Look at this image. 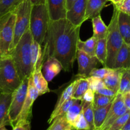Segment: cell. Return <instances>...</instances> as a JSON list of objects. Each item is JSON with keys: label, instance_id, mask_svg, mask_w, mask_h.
I'll return each instance as SVG.
<instances>
[{"label": "cell", "instance_id": "4", "mask_svg": "<svg viewBox=\"0 0 130 130\" xmlns=\"http://www.w3.org/2000/svg\"><path fill=\"white\" fill-rule=\"evenodd\" d=\"M14 60L10 55L0 58V92L12 93L21 84Z\"/></svg>", "mask_w": 130, "mask_h": 130}, {"label": "cell", "instance_id": "1", "mask_svg": "<svg viewBox=\"0 0 130 130\" xmlns=\"http://www.w3.org/2000/svg\"><path fill=\"white\" fill-rule=\"evenodd\" d=\"M80 30V27L73 25L66 19L50 20L43 43V62L54 57L59 61L63 70L72 71L76 59Z\"/></svg>", "mask_w": 130, "mask_h": 130}, {"label": "cell", "instance_id": "28", "mask_svg": "<svg viewBox=\"0 0 130 130\" xmlns=\"http://www.w3.org/2000/svg\"><path fill=\"white\" fill-rule=\"evenodd\" d=\"M89 89V82L86 77H80L75 87L73 99L81 100L85 91Z\"/></svg>", "mask_w": 130, "mask_h": 130}, {"label": "cell", "instance_id": "25", "mask_svg": "<svg viewBox=\"0 0 130 130\" xmlns=\"http://www.w3.org/2000/svg\"><path fill=\"white\" fill-rule=\"evenodd\" d=\"M112 103L102 107L94 109V125L95 130H98L104 123L107 116Z\"/></svg>", "mask_w": 130, "mask_h": 130}, {"label": "cell", "instance_id": "7", "mask_svg": "<svg viewBox=\"0 0 130 130\" xmlns=\"http://www.w3.org/2000/svg\"><path fill=\"white\" fill-rule=\"evenodd\" d=\"M16 15L14 11L0 18V54L1 57L10 55L14 37Z\"/></svg>", "mask_w": 130, "mask_h": 130}, {"label": "cell", "instance_id": "43", "mask_svg": "<svg viewBox=\"0 0 130 130\" xmlns=\"http://www.w3.org/2000/svg\"><path fill=\"white\" fill-rule=\"evenodd\" d=\"M33 5H43L47 3V0H30Z\"/></svg>", "mask_w": 130, "mask_h": 130}, {"label": "cell", "instance_id": "5", "mask_svg": "<svg viewBox=\"0 0 130 130\" xmlns=\"http://www.w3.org/2000/svg\"><path fill=\"white\" fill-rule=\"evenodd\" d=\"M119 10L113 5V11L111 20L108 26V32L107 36V57L106 67H113L115 58L124 43L118 26Z\"/></svg>", "mask_w": 130, "mask_h": 130}, {"label": "cell", "instance_id": "10", "mask_svg": "<svg viewBox=\"0 0 130 130\" xmlns=\"http://www.w3.org/2000/svg\"><path fill=\"white\" fill-rule=\"evenodd\" d=\"M127 111V109L124 103L123 94L117 93L112 101L111 107L104 123L98 130H108L109 127L117 118L123 115Z\"/></svg>", "mask_w": 130, "mask_h": 130}, {"label": "cell", "instance_id": "30", "mask_svg": "<svg viewBox=\"0 0 130 130\" xmlns=\"http://www.w3.org/2000/svg\"><path fill=\"white\" fill-rule=\"evenodd\" d=\"M22 0H1L0 1V18L5 14L13 11Z\"/></svg>", "mask_w": 130, "mask_h": 130}, {"label": "cell", "instance_id": "13", "mask_svg": "<svg viewBox=\"0 0 130 130\" xmlns=\"http://www.w3.org/2000/svg\"><path fill=\"white\" fill-rule=\"evenodd\" d=\"M46 5L51 21L66 19V0H47Z\"/></svg>", "mask_w": 130, "mask_h": 130}, {"label": "cell", "instance_id": "51", "mask_svg": "<svg viewBox=\"0 0 130 130\" xmlns=\"http://www.w3.org/2000/svg\"><path fill=\"white\" fill-rule=\"evenodd\" d=\"M129 93H130V91H129Z\"/></svg>", "mask_w": 130, "mask_h": 130}, {"label": "cell", "instance_id": "29", "mask_svg": "<svg viewBox=\"0 0 130 130\" xmlns=\"http://www.w3.org/2000/svg\"><path fill=\"white\" fill-rule=\"evenodd\" d=\"M72 129L70 123L67 121L65 115L56 118L47 130H67Z\"/></svg>", "mask_w": 130, "mask_h": 130}, {"label": "cell", "instance_id": "24", "mask_svg": "<svg viewBox=\"0 0 130 130\" xmlns=\"http://www.w3.org/2000/svg\"><path fill=\"white\" fill-rule=\"evenodd\" d=\"M97 41L98 39L93 36L85 41L79 39L77 43V49L83 51L89 55L94 57Z\"/></svg>", "mask_w": 130, "mask_h": 130}, {"label": "cell", "instance_id": "52", "mask_svg": "<svg viewBox=\"0 0 130 130\" xmlns=\"http://www.w3.org/2000/svg\"><path fill=\"white\" fill-rule=\"evenodd\" d=\"M0 1H1V0H0Z\"/></svg>", "mask_w": 130, "mask_h": 130}, {"label": "cell", "instance_id": "18", "mask_svg": "<svg viewBox=\"0 0 130 130\" xmlns=\"http://www.w3.org/2000/svg\"><path fill=\"white\" fill-rule=\"evenodd\" d=\"M118 26L124 42L130 46V16L119 11Z\"/></svg>", "mask_w": 130, "mask_h": 130}, {"label": "cell", "instance_id": "35", "mask_svg": "<svg viewBox=\"0 0 130 130\" xmlns=\"http://www.w3.org/2000/svg\"><path fill=\"white\" fill-rule=\"evenodd\" d=\"M130 116V110H127L126 112H125L123 115L117 118L114 122L112 124V125L109 127L108 130H122L123 127L126 124V122L128 120Z\"/></svg>", "mask_w": 130, "mask_h": 130}, {"label": "cell", "instance_id": "34", "mask_svg": "<svg viewBox=\"0 0 130 130\" xmlns=\"http://www.w3.org/2000/svg\"><path fill=\"white\" fill-rule=\"evenodd\" d=\"M71 127L73 129L75 130H90V127L85 118H84L82 111L71 124Z\"/></svg>", "mask_w": 130, "mask_h": 130}, {"label": "cell", "instance_id": "17", "mask_svg": "<svg viewBox=\"0 0 130 130\" xmlns=\"http://www.w3.org/2000/svg\"><path fill=\"white\" fill-rule=\"evenodd\" d=\"M123 69H112L110 72L103 79L106 87L118 93Z\"/></svg>", "mask_w": 130, "mask_h": 130}, {"label": "cell", "instance_id": "39", "mask_svg": "<svg viewBox=\"0 0 130 130\" xmlns=\"http://www.w3.org/2000/svg\"><path fill=\"white\" fill-rule=\"evenodd\" d=\"M116 7L119 11L130 16V0H124L121 5Z\"/></svg>", "mask_w": 130, "mask_h": 130}, {"label": "cell", "instance_id": "6", "mask_svg": "<svg viewBox=\"0 0 130 130\" xmlns=\"http://www.w3.org/2000/svg\"><path fill=\"white\" fill-rule=\"evenodd\" d=\"M32 6L33 5L30 0H22L14 10L16 15V19L14 40L10 48V53L20 40L22 36L29 28Z\"/></svg>", "mask_w": 130, "mask_h": 130}, {"label": "cell", "instance_id": "46", "mask_svg": "<svg viewBox=\"0 0 130 130\" xmlns=\"http://www.w3.org/2000/svg\"><path fill=\"white\" fill-rule=\"evenodd\" d=\"M122 130H130V116L128 120L126 122V124L124 125V126L123 127Z\"/></svg>", "mask_w": 130, "mask_h": 130}, {"label": "cell", "instance_id": "15", "mask_svg": "<svg viewBox=\"0 0 130 130\" xmlns=\"http://www.w3.org/2000/svg\"><path fill=\"white\" fill-rule=\"evenodd\" d=\"M130 67V46L125 43L117 52L115 58L112 69H126Z\"/></svg>", "mask_w": 130, "mask_h": 130}, {"label": "cell", "instance_id": "27", "mask_svg": "<svg viewBox=\"0 0 130 130\" xmlns=\"http://www.w3.org/2000/svg\"><path fill=\"white\" fill-rule=\"evenodd\" d=\"M82 103L81 100H75L72 105L69 107L68 110H67L65 114V116H66L67 121L70 123L71 126L76 117L82 111Z\"/></svg>", "mask_w": 130, "mask_h": 130}, {"label": "cell", "instance_id": "38", "mask_svg": "<svg viewBox=\"0 0 130 130\" xmlns=\"http://www.w3.org/2000/svg\"><path fill=\"white\" fill-rule=\"evenodd\" d=\"M94 99V92L90 88L88 89L82 98V103H93Z\"/></svg>", "mask_w": 130, "mask_h": 130}, {"label": "cell", "instance_id": "37", "mask_svg": "<svg viewBox=\"0 0 130 130\" xmlns=\"http://www.w3.org/2000/svg\"><path fill=\"white\" fill-rule=\"evenodd\" d=\"M111 70H112V68H108L107 67H103V68L101 69L95 68L91 71L89 76H93V77H98L103 79L110 72Z\"/></svg>", "mask_w": 130, "mask_h": 130}, {"label": "cell", "instance_id": "11", "mask_svg": "<svg viewBox=\"0 0 130 130\" xmlns=\"http://www.w3.org/2000/svg\"><path fill=\"white\" fill-rule=\"evenodd\" d=\"M76 60L79 66L76 76L80 77H89L91 71L96 68L99 63L95 56L89 55L80 50L76 52Z\"/></svg>", "mask_w": 130, "mask_h": 130}, {"label": "cell", "instance_id": "41", "mask_svg": "<svg viewBox=\"0 0 130 130\" xmlns=\"http://www.w3.org/2000/svg\"><path fill=\"white\" fill-rule=\"evenodd\" d=\"M12 130H30V123H17L12 127Z\"/></svg>", "mask_w": 130, "mask_h": 130}, {"label": "cell", "instance_id": "33", "mask_svg": "<svg viewBox=\"0 0 130 130\" xmlns=\"http://www.w3.org/2000/svg\"><path fill=\"white\" fill-rule=\"evenodd\" d=\"M114 98L115 97L105 96L98 93H94V99L93 102L94 109L107 106L112 102Z\"/></svg>", "mask_w": 130, "mask_h": 130}, {"label": "cell", "instance_id": "14", "mask_svg": "<svg viewBox=\"0 0 130 130\" xmlns=\"http://www.w3.org/2000/svg\"><path fill=\"white\" fill-rule=\"evenodd\" d=\"M62 69H63L61 63L54 57H49L46 59L42 66V72L48 82L52 81Z\"/></svg>", "mask_w": 130, "mask_h": 130}, {"label": "cell", "instance_id": "48", "mask_svg": "<svg viewBox=\"0 0 130 130\" xmlns=\"http://www.w3.org/2000/svg\"><path fill=\"white\" fill-rule=\"evenodd\" d=\"M1 54H0V58H1Z\"/></svg>", "mask_w": 130, "mask_h": 130}, {"label": "cell", "instance_id": "8", "mask_svg": "<svg viewBox=\"0 0 130 130\" xmlns=\"http://www.w3.org/2000/svg\"><path fill=\"white\" fill-rule=\"evenodd\" d=\"M29 78V77H27L23 79L20 86L12 93V97L8 112L10 126L12 127L16 123L22 109L28 91Z\"/></svg>", "mask_w": 130, "mask_h": 130}, {"label": "cell", "instance_id": "3", "mask_svg": "<svg viewBox=\"0 0 130 130\" xmlns=\"http://www.w3.org/2000/svg\"><path fill=\"white\" fill-rule=\"evenodd\" d=\"M50 21L46 4L33 5L30 16L29 30L33 39L40 45L44 43Z\"/></svg>", "mask_w": 130, "mask_h": 130}, {"label": "cell", "instance_id": "19", "mask_svg": "<svg viewBox=\"0 0 130 130\" xmlns=\"http://www.w3.org/2000/svg\"><path fill=\"white\" fill-rule=\"evenodd\" d=\"M32 79L34 86L38 90L40 95L50 92L48 81L46 80L42 72V68L34 70L31 74Z\"/></svg>", "mask_w": 130, "mask_h": 130}, {"label": "cell", "instance_id": "22", "mask_svg": "<svg viewBox=\"0 0 130 130\" xmlns=\"http://www.w3.org/2000/svg\"><path fill=\"white\" fill-rule=\"evenodd\" d=\"M78 81H79V79H75V81H73L71 83H70V85H69L68 86L62 91V92L61 93V96H59V98L58 100H57V102H56V105H55L54 109L53 111H52L50 118L53 116L57 112V110L59 109V108L61 107V105H62L64 103L66 102L67 100H68L69 99H71V98L73 97V95L74 91H75V87H76V84H77Z\"/></svg>", "mask_w": 130, "mask_h": 130}, {"label": "cell", "instance_id": "23", "mask_svg": "<svg viewBox=\"0 0 130 130\" xmlns=\"http://www.w3.org/2000/svg\"><path fill=\"white\" fill-rule=\"evenodd\" d=\"M93 24V36L98 39L107 38L108 32V26L106 25L102 20L100 15L95 17L91 19Z\"/></svg>", "mask_w": 130, "mask_h": 130}, {"label": "cell", "instance_id": "42", "mask_svg": "<svg viewBox=\"0 0 130 130\" xmlns=\"http://www.w3.org/2000/svg\"><path fill=\"white\" fill-rule=\"evenodd\" d=\"M124 103L127 110H130V93L129 92L123 94Z\"/></svg>", "mask_w": 130, "mask_h": 130}, {"label": "cell", "instance_id": "32", "mask_svg": "<svg viewBox=\"0 0 130 130\" xmlns=\"http://www.w3.org/2000/svg\"><path fill=\"white\" fill-rule=\"evenodd\" d=\"M130 91V67L124 69L121 76L118 93L124 94Z\"/></svg>", "mask_w": 130, "mask_h": 130}, {"label": "cell", "instance_id": "31", "mask_svg": "<svg viewBox=\"0 0 130 130\" xmlns=\"http://www.w3.org/2000/svg\"><path fill=\"white\" fill-rule=\"evenodd\" d=\"M82 112L90 127V130H95L94 125V106L93 103H82Z\"/></svg>", "mask_w": 130, "mask_h": 130}, {"label": "cell", "instance_id": "20", "mask_svg": "<svg viewBox=\"0 0 130 130\" xmlns=\"http://www.w3.org/2000/svg\"><path fill=\"white\" fill-rule=\"evenodd\" d=\"M108 0H87L86 20L93 19L100 15V13L106 5Z\"/></svg>", "mask_w": 130, "mask_h": 130}, {"label": "cell", "instance_id": "12", "mask_svg": "<svg viewBox=\"0 0 130 130\" xmlns=\"http://www.w3.org/2000/svg\"><path fill=\"white\" fill-rule=\"evenodd\" d=\"M87 0H77L72 6L67 10L66 19L75 26L81 27L82 24L86 21Z\"/></svg>", "mask_w": 130, "mask_h": 130}, {"label": "cell", "instance_id": "16", "mask_svg": "<svg viewBox=\"0 0 130 130\" xmlns=\"http://www.w3.org/2000/svg\"><path fill=\"white\" fill-rule=\"evenodd\" d=\"M12 93H0V127L10 125L8 112Z\"/></svg>", "mask_w": 130, "mask_h": 130}, {"label": "cell", "instance_id": "50", "mask_svg": "<svg viewBox=\"0 0 130 130\" xmlns=\"http://www.w3.org/2000/svg\"><path fill=\"white\" fill-rule=\"evenodd\" d=\"M108 1H110V0H108Z\"/></svg>", "mask_w": 130, "mask_h": 130}, {"label": "cell", "instance_id": "2", "mask_svg": "<svg viewBox=\"0 0 130 130\" xmlns=\"http://www.w3.org/2000/svg\"><path fill=\"white\" fill-rule=\"evenodd\" d=\"M33 37L29 28L22 36L10 55L14 60L19 76L22 81L29 77L33 72L31 45Z\"/></svg>", "mask_w": 130, "mask_h": 130}, {"label": "cell", "instance_id": "26", "mask_svg": "<svg viewBox=\"0 0 130 130\" xmlns=\"http://www.w3.org/2000/svg\"><path fill=\"white\" fill-rule=\"evenodd\" d=\"M95 57L101 63L103 67H106V61L107 57V38L98 39L95 51Z\"/></svg>", "mask_w": 130, "mask_h": 130}, {"label": "cell", "instance_id": "49", "mask_svg": "<svg viewBox=\"0 0 130 130\" xmlns=\"http://www.w3.org/2000/svg\"><path fill=\"white\" fill-rule=\"evenodd\" d=\"M67 130H72L71 129H67Z\"/></svg>", "mask_w": 130, "mask_h": 130}, {"label": "cell", "instance_id": "47", "mask_svg": "<svg viewBox=\"0 0 130 130\" xmlns=\"http://www.w3.org/2000/svg\"><path fill=\"white\" fill-rule=\"evenodd\" d=\"M0 130H8V129H6V128H5V126H1V127H0Z\"/></svg>", "mask_w": 130, "mask_h": 130}, {"label": "cell", "instance_id": "21", "mask_svg": "<svg viewBox=\"0 0 130 130\" xmlns=\"http://www.w3.org/2000/svg\"><path fill=\"white\" fill-rule=\"evenodd\" d=\"M31 62L33 71L34 70L42 68L43 62V50L42 45L37 43L33 39L31 45Z\"/></svg>", "mask_w": 130, "mask_h": 130}, {"label": "cell", "instance_id": "44", "mask_svg": "<svg viewBox=\"0 0 130 130\" xmlns=\"http://www.w3.org/2000/svg\"><path fill=\"white\" fill-rule=\"evenodd\" d=\"M77 0H66V8H67V10L70 8V7L72 6L73 4Z\"/></svg>", "mask_w": 130, "mask_h": 130}, {"label": "cell", "instance_id": "9", "mask_svg": "<svg viewBox=\"0 0 130 130\" xmlns=\"http://www.w3.org/2000/svg\"><path fill=\"white\" fill-rule=\"evenodd\" d=\"M40 96L38 90L33 84L31 76L28 81V91L22 109L16 123H30L32 117V107L33 103Z\"/></svg>", "mask_w": 130, "mask_h": 130}, {"label": "cell", "instance_id": "45", "mask_svg": "<svg viewBox=\"0 0 130 130\" xmlns=\"http://www.w3.org/2000/svg\"><path fill=\"white\" fill-rule=\"evenodd\" d=\"M123 1L124 0H110V1H111L112 3L113 4V5L116 6H118L119 5H121Z\"/></svg>", "mask_w": 130, "mask_h": 130}, {"label": "cell", "instance_id": "40", "mask_svg": "<svg viewBox=\"0 0 130 130\" xmlns=\"http://www.w3.org/2000/svg\"><path fill=\"white\" fill-rule=\"evenodd\" d=\"M96 93H98L101 94V95H105V96H110V97H115L117 93H116L113 90H111V89L108 88L106 87V86L98 90Z\"/></svg>", "mask_w": 130, "mask_h": 130}, {"label": "cell", "instance_id": "36", "mask_svg": "<svg viewBox=\"0 0 130 130\" xmlns=\"http://www.w3.org/2000/svg\"><path fill=\"white\" fill-rule=\"evenodd\" d=\"M86 78L89 82V88L93 90L94 93L96 92L99 89L105 87V85L102 79L93 76H89Z\"/></svg>", "mask_w": 130, "mask_h": 130}]
</instances>
